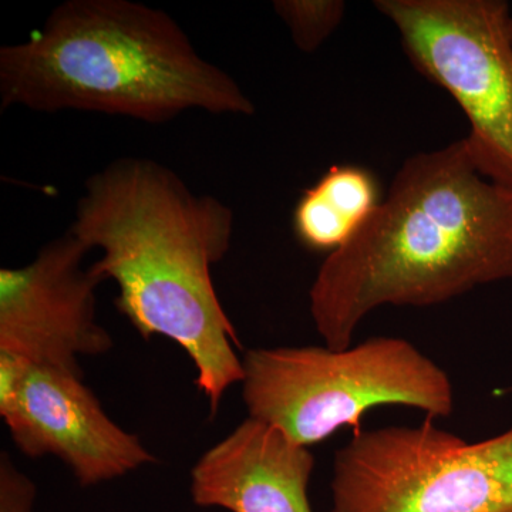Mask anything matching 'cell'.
I'll return each mask as SVG.
<instances>
[{"instance_id": "cell-5", "label": "cell", "mask_w": 512, "mask_h": 512, "mask_svg": "<svg viewBox=\"0 0 512 512\" xmlns=\"http://www.w3.org/2000/svg\"><path fill=\"white\" fill-rule=\"evenodd\" d=\"M329 512H512V427L467 443L429 417L360 430L333 460Z\"/></svg>"}, {"instance_id": "cell-1", "label": "cell", "mask_w": 512, "mask_h": 512, "mask_svg": "<svg viewBox=\"0 0 512 512\" xmlns=\"http://www.w3.org/2000/svg\"><path fill=\"white\" fill-rule=\"evenodd\" d=\"M232 208L197 194L167 165L121 157L90 175L69 231L100 258L89 266L119 289L116 308L143 339L164 336L187 353L212 416L242 382L237 330L212 281L234 238Z\"/></svg>"}, {"instance_id": "cell-8", "label": "cell", "mask_w": 512, "mask_h": 512, "mask_svg": "<svg viewBox=\"0 0 512 512\" xmlns=\"http://www.w3.org/2000/svg\"><path fill=\"white\" fill-rule=\"evenodd\" d=\"M89 252L67 231L29 264L0 269V352L83 376L80 357L113 349V338L97 322L101 282L83 266Z\"/></svg>"}, {"instance_id": "cell-6", "label": "cell", "mask_w": 512, "mask_h": 512, "mask_svg": "<svg viewBox=\"0 0 512 512\" xmlns=\"http://www.w3.org/2000/svg\"><path fill=\"white\" fill-rule=\"evenodd\" d=\"M404 53L470 123L478 171L512 188V16L503 0H377Z\"/></svg>"}, {"instance_id": "cell-3", "label": "cell", "mask_w": 512, "mask_h": 512, "mask_svg": "<svg viewBox=\"0 0 512 512\" xmlns=\"http://www.w3.org/2000/svg\"><path fill=\"white\" fill-rule=\"evenodd\" d=\"M107 114L163 124L191 110L252 116L237 80L197 52L163 9L66 0L25 42L0 49V109Z\"/></svg>"}, {"instance_id": "cell-7", "label": "cell", "mask_w": 512, "mask_h": 512, "mask_svg": "<svg viewBox=\"0 0 512 512\" xmlns=\"http://www.w3.org/2000/svg\"><path fill=\"white\" fill-rule=\"evenodd\" d=\"M0 416L20 453L55 456L82 487L157 461L136 434L104 412L83 376L0 353Z\"/></svg>"}, {"instance_id": "cell-4", "label": "cell", "mask_w": 512, "mask_h": 512, "mask_svg": "<svg viewBox=\"0 0 512 512\" xmlns=\"http://www.w3.org/2000/svg\"><path fill=\"white\" fill-rule=\"evenodd\" d=\"M242 367L248 416L305 447L343 427L359 433L363 416L375 407H413L431 419L450 417L456 407L447 373L402 338L377 336L339 350L251 349Z\"/></svg>"}, {"instance_id": "cell-11", "label": "cell", "mask_w": 512, "mask_h": 512, "mask_svg": "<svg viewBox=\"0 0 512 512\" xmlns=\"http://www.w3.org/2000/svg\"><path fill=\"white\" fill-rule=\"evenodd\" d=\"M274 9L284 20L296 47L303 53H313L339 28L346 3L342 0H276Z\"/></svg>"}, {"instance_id": "cell-10", "label": "cell", "mask_w": 512, "mask_h": 512, "mask_svg": "<svg viewBox=\"0 0 512 512\" xmlns=\"http://www.w3.org/2000/svg\"><path fill=\"white\" fill-rule=\"evenodd\" d=\"M380 204L375 177L356 165H336L303 192L293 212V231L303 247L338 251Z\"/></svg>"}, {"instance_id": "cell-9", "label": "cell", "mask_w": 512, "mask_h": 512, "mask_svg": "<svg viewBox=\"0 0 512 512\" xmlns=\"http://www.w3.org/2000/svg\"><path fill=\"white\" fill-rule=\"evenodd\" d=\"M313 468L309 447L248 416L192 467L191 498L229 512H313Z\"/></svg>"}, {"instance_id": "cell-2", "label": "cell", "mask_w": 512, "mask_h": 512, "mask_svg": "<svg viewBox=\"0 0 512 512\" xmlns=\"http://www.w3.org/2000/svg\"><path fill=\"white\" fill-rule=\"evenodd\" d=\"M512 279V188L478 171L466 138L407 158L369 220L326 256L311 291L330 349L382 306L440 305Z\"/></svg>"}, {"instance_id": "cell-12", "label": "cell", "mask_w": 512, "mask_h": 512, "mask_svg": "<svg viewBox=\"0 0 512 512\" xmlns=\"http://www.w3.org/2000/svg\"><path fill=\"white\" fill-rule=\"evenodd\" d=\"M36 487L15 467L8 454L0 458V512H35Z\"/></svg>"}]
</instances>
